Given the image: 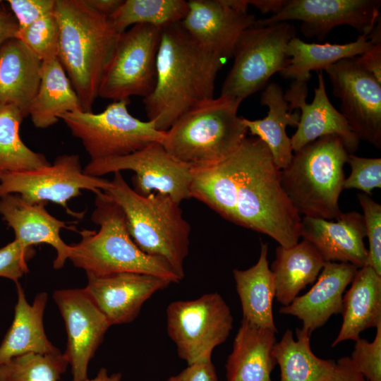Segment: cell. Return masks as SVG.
<instances>
[{
	"label": "cell",
	"instance_id": "cell-2",
	"mask_svg": "<svg viewBox=\"0 0 381 381\" xmlns=\"http://www.w3.org/2000/svg\"><path fill=\"white\" fill-rule=\"evenodd\" d=\"M225 61L198 44L181 23L162 28L155 87L143 99L148 121L166 131L188 110L213 98Z\"/></svg>",
	"mask_w": 381,
	"mask_h": 381
},
{
	"label": "cell",
	"instance_id": "cell-29",
	"mask_svg": "<svg viewBox=\"0 0 381 381\" xmlns=\"http://www.w3.org/2000/svg\"><path fill=\"white\" fill-rule=\"evenodd\" d=\"M267 252V243H261L258 262L246 270L234 269L233 275L241 302L242 320L277 333L272 308L275 290Z\"/></svg>",
	"mask_w": 381,
	"mask_h": 381
},
{
	"label": "cell",
	"instance_id": "cell-28",
	"mask_svg": "<svg viewBox=\"0 0 381 381\" xmlns=\"http://www.w3.org/2000/svg\"><path fill=\"white\" fill-rule=\"evenodd\" d=\"M325 262L314 246L305 239L289 248L279 246L270 269L274 298L283 306L289 305L303 289L316 281Z\"/></svg>",
	"mask_w": 381,
	"mask_h": 381
},
{
	"label": "cell",
	"instance_id": "cell-18",
	"mask_svg": "<svg viewBox=\"0 0 381 381\" xmlns=\"http://www.w3.org/2000/svg\"><path fill=\"white\" fill-rule=\"evenodd\" d=\"M307 95L308 84L294 82L284 93L290 110L301 109L297 129L291 138L293 151L297 152L320 137L335 135L341 138L349 154L356 152L360 140L329 101L322 71L318 73V85L311 103L306 102Z\"/></svg>",
	"mask_w": 381,
	"mask_h": 381
},
{
	"label": "cell",
	"instance_id": "cell-42",
	"mask_svg": "<svg viewBox=\"0 0 381 381\" xmlns=\"http://www.w3.org/2000/svg\"><path fill=\"white\" fill-rule=\"evenodd\" d=\"M378 23V22H377ZM369 37L370 47L361 55L356 56L359 65L381 83V29L380 21L376 24Z\"/></svg>",
	"mask_w": 381,
	"mask_h": 381
},
{
	"label": "cell",
	"instance_id": "cell-30",
	"mask_svg": "<svg viewBox=\"0 0 381 381\" xmlns=\"http://www.w3.org/2000/svg\"><path fill=\"white\" fill-rule=\"evenodd\" d=\"M371 44L369 35H362L355 41L342 44L307 43L295 37L289 41L286 49L289 64L279 73L295 83L308 84L311 71H322L343 59L358 56Z\"/></svg>",
	"mask_w": 381,
	"mask_h": 381
},
{
	"label": "cell",
	"instance_id": "cell-33",
	"mask_svg": "<svg viewBox=\"0 0 381 381\" xmlns=\"http://www.w3.org/2000/svg\"><path fill=\"white\" fill-rule=\"evenodd\" d=\"M24 119L16 107L0 105V178L51 164L43 154L32 150L22 141L20 126Z\"/></svg>",
	"mask_w": 381,
	"mask_h": 381
},
{
	"label": "cell",
	"instance_id": "cell-26",
	"mask_svg": "<svg viewBox=\"0 0 381 381\" xmlns=\"http://www.w3.org/2000/svg\"><path fill=\"white\" fill-rule=\"evenodd\" d=\"M16 284L18 300L13 322L0 344V365L27 353L45 354L59 351L49 341L44 328L47 294L39 293L30 305L20 284Z\"/></svg>",
	"mask_w": 381,
	"mask_h": 381
},
{
	"label": "cell",
	"instance_id": "cell-10",
	"mask_svg": "<svg viewBox=\"0 0 381 381\" xmlns=\"http://www.w3.org/2000/svg\"><path fill=\"white\" fill-rule=\"evenodd\" d=\"M166 315L167 334L188 365L212 360L214 349L227 339L233 328L231 309L217 292L173 301Z\"/></svg>",
	"mask_w": 381,
	"mask_h": 381
},
{
	"label": "cell",
	"instance_id": "cell-7",
	"mask_svg": "<svg viewBox=\"0 0 381 381\" xmlns=\"http://www.w3.org/2000/svg\"><path fill=\"white\" fill-rule=\"evenodd\" d=\"M349 155L335 135L320 137L295 152L281 170V182L300 215L332 220L341 214L339 198Z\"/></svg>",
	"mask_w": 381,
	"mask_h": 381
},
{
	"label": "cell",
	"instance_id": "cell-13",
	"mask_svg": "<svg viewBox=\"0 0 381 381\" xmlns=\"http://www.w3.org/2000/svg\"><path fill=\"white\" fill-rule=\"evenodd\" d=\"M123 170L135 173L133 189L140 195L159 193L179 203L191 198V166L173 157L159 142L123 157L90 161L83 169L85 174L97 177Z\"/></svg>",
	"mask_w": 381,
	"mask_h": 381
},
{
	"label": "cell",
	"instance_id": "cell-12",
	"mask_svg": "<svg viewBox=\"0 0 381 381\" xmlns=\"http://www.w3.org/2000/svg\"><path fill=\"white\" fill-rule=\"evenodd\" d=\"M111 181L84 173L78 155L58 156L54 163L41 169L9 173L0 178V198L18 194L30 203L52 202L74 216L68 201L81 195L82 190L106 191Z\"/></svg>",
	"mask_w": 381,
	"mask_h": 381
},
{
	"label": "cell",
	"instance_id": "cell-34",
	"mask_svg": "<svg viewBox=\"0 0 381 381\" xmlns=\"http://www.w3.org/2000/svg\"><path fill=\"white\" fill-rule=\"evenodd\" d=\"M188 8V1L184 0H125L109 18L115 29L122 33L137 24L164 28L180 23Z\"/></svg>",
	"mask_w": 381,
	"mask_h": 381
},
{
	"label": "cell",
	"instance_id": "cell-24",
	"mask_svg": "<svg viewBox=\"0 0 381 381\" xmlns=\"http://www.w3.org/2000/svg\"><path fill=\"white\" fill-rule=\"evenodd\" d=\"M275 334L241 320L225 363L226 381H272Z\"/></svg>",
	"mask_w": 381,
	"mask_h": 381
},
{
	"label": "cell",
	"instance_id": "cell-32",
	"mask_svg": "<svg viewBox=\"0 0 381 381\" xmlns=\"http://www.w3.org/2000/svg\"><path fill=\"white\" fill-rule=\"evenodd\" d=\"M310 334L303 328L296 329V339L287 329L276 342L273 354L280 369L279 381H327L335 361L318 357L310 347Z\"/></svg>",
	"mask_w": 381,
	"mask_h": 381
},
{
	"label": "cell",
	"instance_id": "cell-21",
	"mask_svg": "<svg viewBox=\"0 0 381 381\" xmlns=\"http://www.w3.org/2000/svg\"><path fill=\"white\" fill-rule=\"evenodd\" d=\"M358 269L350 263L325 262L310 289L289 305L281 307L279 313L301 320L302 328L311 334L325 325L332 315L341 313L344 291Z\"/></svg>",
	"mask_w": 381,
	"mask_h": 381
},
{
	"label": "cell",
	"instance_id": "cell-47",
	"mask_svg": "<svg viewBox=\"0 0 381 381\" xmlns=\"http://www.w3.org/2000/svg\"><path fill=\"white\" fill-rule=\"evenodd\" d=\"M286 0H251L248 1V5L258 8L262 13L272 12L277 13L285 4Z\"/></svg>",
	"mask_w": 381,
	"mask_h": 381
},
{
	"label": "cell",
	"instance_id": "cell-38",
	"mask_svg": "<svg viewBox=\"0 0 381 381\" xmlns=\"http://www.w3.org/2000/svg\"><path fill=\"white\" fill-rule=\"evenodd\" d=\"M346 163L351 168L344 179L343 189L355 188L371 195L374 188H381V159L367 158L349 154Z\"/></svg>",
	"mask_w": 381,
	"mask_h": 381
},
{
	"label": "cell",
	"instance_id": "cell-19",
	"mask_svg": "<svg viewBox=\"0 0 381 381\" xmlns=\"http://www.w3.org/2000/svg\"><path fill=\"white\" fill-rule=\"evenodd\" d=\"M86 274L87 284L84 289L111 326L133 321L146 301L171 284L165 279L140 273Z\"/></svg>",
	"mask_w": 381,
	"mask_h": 381
},
{
	"label": "cell",
	"instance_id": "cell-37",
	"mask_svg": "<svg viewBox=\"0 0 381 381\" xmlns=\"http://www.w3.org/2000/svg\"><path fill=\"white\" fill-rule=\"evenodd\" d=\"M358 200L363 209L365 236L369 242L366 265L381 275V205L363 193L358 194Z\"/></svg>",
	"mask_w": 381,
	"mask_h": 381
},
{
	"label": "cell",
	"instance_id": "cell-35",
	"mask_svg": "<svg viewBox=\"0 0 381 381\" xmlns=\"http://www.w3.org/2000/svg\"><path fill=\"white\" fill-rule=\"evenodd\" d=\"M69 365L60 351L27 353L0 365V381H59Z\"/></svg>",
	"mask_w": 381,
	"mask_h": 381
},
{
	"label": "cell",
	"instance_id": "cell-48",
	"mask_svg": "<svg viewBox=\"0 0 381 381\" xmlns=\"http://www.w3.org/2000/svg\"><path fill=\"white\" fill-rule=\"evenodd\" d=\"M121 378L122 375L121 373H115L109 375L107 368H102L94 378H87L84 381H121Z\"/></svg>",
	"mask_w": 381,
	"mask_h": 381
},
{
	"label": "cell",
	"instance_id": "cell-27",
	"mask_svg": "<svg viewBox=\"0 0 381 381\" xmlns=\"http://www.w3.org/2000/svg\"><path fill=\"white\" fill-rule=\"evenodd\" d=\"M260 104L268 107L267 115L255 120L243 117V122L253 136L267 146L275 164L282 170L289 165L294 155L286 128L297 127L300 114L290 110L282 87L275 82L265 86L260 96Z\"/></svg>",
	"mask_w": 381,
	"mask_h": 381
},
{
	"label": "cell",
	"instance_id": "cell-40",
	"mask_svg": "<svg viewBox=\"0 0 381 381\" xmlns=\"http://www.w3.org/2000/svg\"><path fill=\"white\" fill-rule=\"evenodd\" d=\"M35 254L32 247L25 248L13 240L0 248V277L18 282L29 271L27 262Z\"/></svg>",
	"mask_w": 381,
	"mask_h": 381
},
{
	"label": "cell",
	"instance_id": "cell-25",
	"mask_svg": "<svg viewBox=\"0 0 381 381\" xmlns=\"http://www.w3.org/2000/svg\"><path fill=\"white\" fill-rule=\"evenodd\" d=\"M342 324L332 342L356 341L364 330L381 324V275L369 265L358 268L342 299Z\"/></svg>",
	"mask_w": 381,
	"mask_h": 381
},
{
	"label": "cell",
	"instance_id": "cell-15",
	"mask_svg": "<svg viewBox=\"0 0 381 381\" xmlns=\"http://www.w3.org/2000/svg\"><path fill=\"white\" fill-rule=\"evenodd\" d=\"M380 0H286L277 13L256 20L254 25L299 20L302 34L320 41L333 28L342 25L368 36L380 19Z\"/></svg>",
	"mask_w": 381,
	"mask_h": 381
},
{
	"label": "cell",
	"instance_id": "cell-39",
	"mask_svg": "<svg viewBox=\"0 0 381 381\" xmlns=\"http://www.w3.org/2000/svg\"><path fill=\"white\" fill-rule=\"evenodd\" d=\"M355 341L352 363L368 381H381V324L373 341L361 337Z\"/></svg>",
	"mask_w": 381,
	"mask_h": 381
},
{
	"label": "cell",
	"instance_id": "cell-31",
	"mask_svg": "<svg viewBox=\"0 0 381 381\" xmlns=\"http://www.w3.org/2000/svg\"><path fill=\"white\" fill-rule=\"evenodd\" d=\"M83 110L80 99L58 58L42 61L41 78L29 116L37 128L56 123L62 114Z\"/></svg>",
	"mask_w": 381,
	"mask_h": 381
},
{
	"label": "cell",
	"instance_id": "cell-36",
	"mask_svg": "<svg viewBox=\"0 0 381 381\" xmlns=\"http://www.w3.org/2000/svg\"><path fill=\"white\" fill-rule=\"evenodd\" d=\"M16 39L23 42L42 61L56 58L59 25L54 11L19 30Z\"/></svg>",
	"mask_w": 381,
	"mask_h": 381
},
{
	"label": "cell",
	"instance_id": "cell-45",
	"mask_svg": "<svg viewBox=\"0 0 381 381\" xmlns=\"http://www.w3.org/2000/svg\"><path fill=\"white\" fill-rule=\"evenodd\" d=\"M18 31L15 16L0 1V47L8 40L16 38Z\"/></svg>",
	"mask_w": 381,
	"mask_h": 381
},
{
	"label": "cell",
	"instance_id": "cell-3",
	"mask_svg": "<svg viewBox=\"0 0 381 381\" xmlns=\"http://www.w3.org/2000/svg\"><path fill=\"white\" fill-rule=\"evenodd\" d=\"M54 15L59 25L57 58L83 111L91 112L121 33L109 17L94 10L85 0H56Z\"/></svg>",
	"mask_w": 381,
	"mask_h": 381
},
{
	"label": "cell",
	"instance_id": "cell-46",
	"mask_svg": "<svg viewBox=\"0 0 381 381\" xmlns=\"http://www.w3.org/2000/svg\"><path fill=\"white\" fill-rule=\"evenodd\" d=\"M86 4L98 13L111 17L122 4L123 0H85Z\"/></svg>",
	"mask_w": 381,
	"mask_h": 381
},
{
	"label": "cell",
	"instance_id": "cell-17",
	"mask_svg": "<svg viewBox=\"0 0 381 381\" xmlns=\"http://www.w3.org/2000/svg\"><path fill=\"white\" fill-rule=\"evenodd\" d=\"M248 6V0H190L180 23L198 44L226 60L241 34L256 20Z\"/></svg>",
	"mask_w": 381,
	"mask_h": 381
},
{
	"label": "cell",
	"instance_id": "cell-16",
	"mask_svg": "<svg viewBox=\"0 0 381 381\" xmlns=\"http://www.w3.org/2000/svg\"><path fill=\"white\" fill-rule=\"evenodd\" d=\"M53 299L66 326L64 354L71 366V381H84L89 363L111 325L84 288L56 290Z\"/></svg>",
	"mask_w": 381,
	"mask_h": 381
},
{
	"label": "cell",
	"instance_id": "cell-14",
	"mask_svg": "<svg viewBox=\"0 0 381 381\" xmlns=\"http://www.w3.org/2000/svg\"><path fill=\"white\" fill-rule=\"evenodd\" d=\"M340 112L359 140L381 149V83L356 58L343 59L325 70Z\"/></svg>",
	"mask_w": 381,
	"mask_h": 381
},
{
	"label": "cell",
	"instance_id": "cell-5",
	"mask_svg": "<svg viewBox=\"0 0 381 381\" xmlns=\"http://www.w3.org/2000/svg\"><path fill=\"white\" fill-rule=\"evenodd\" d=\"M104 192L122 209L130 235L138 248L164 259L183 279L190 226L183 217L180 203L159 193L139 195L120 171L114 173L111 187Z\"/></svg>",
	"mask_w": 381,
	"mask_h": 381
},
{
	"label": "cell",
	"instance_id": "cell-8",
	"mask_svg": "<svg viewBox=\"0 0 381 381\" xmlns=\"http://www.w3.org/2000/svg\"><path fill=\"white\" fill-rule=\"evenodd\" d=\"M129 104L130 99L114 101L100 113L78 110L62 114L60 119L80 140L90 161L123 157L162 143L165 131L131 114Z\"/></svg>",
	"mask_w": 381,
	"mask_h": 381
},
{
	"label": "cell",
	"instance_id": "cell-23",
	"mask_svg": "<svg viewBox=\"0 0 381 381\" xmlns=\"http://www.w3.org/2000/svg\"><path fill=\"white\" fill-rule=\"evenodd\" d=\"M42 61L20 40L0 47V105H12L24 118L39 88Z\"/></svg>",
	"mask_w": 381,
	"mask_h": 381
},
{
	"label": "cell",
	"instance_id": "cell-9",
	"mask_svg": "<svg viewBox=\"0 0 381 381\" xmlns=\"http://www.w3.org/2000/svg\"><path fill=\"white\" fill-rule=\"evenodd\" d=\"M295 37L296 28L288 22L253 25L246 29L236 44L234 63L220 95L243 101L261 90L274 74L289 64L286 49Z\"/></svg>",
	"mask_w": 381,
	"mask_h": 381
},
{
	"label": "cell",
	"instance_id": "cell-41",
	"mask_svg": "<svg viewBox=\"0 0 381 381\" xmlns=\"http://www.w3.org/2000/svg\"><path fill=\"white\" fill-rule=\"evenodd\" d=\"M9 9L22 30L40 18L54 13L56 0H8Z\"/></svg>",
	"mask_w": 381,
	"mask_h": 381
},
{
	"label": "cell",
	"instance_id": "cell-11",
	"mask_svg": "<svg viewBox=\"0 0 381 381\" xmlns=\"http://www.w3.org/2000/svg\"><path fill=\"white\" fill-rule=\"evenodd\" d=\"M162 28L137 24L122 32L100 82L98 97L119 101L147 97L157 80Z\"/></svg>",
	"mask_w": 381,
	"mask_h": 381
},
{
	"label": "cell",
	"instance_id": "cell-1",
	"mask_svg": "<svg viewBox=\"0 0 381 381\" xmlns=\"http://www.w3.org/2000/svg\"><path fill=\"white\" fill-rule=\"evenodd\" d=\"M190 193L224 219L289 248L301 237V218L286 194L267 146L246 137L229 157L191 167Z\"/></svg>",
	"mask_w": 381,
	"mask_h": 381
},
{
	"label": "cell",
	"instance_id": "cell-43",
	"mask_svg": "<svg viewBox=\"0 0 381 381\" xmlns=\"http://www.w3.org/2000/svg\"><path fill=\"white\" fill-rule=\"evenodd\" d=\"M166 381H219L212 360L187 365L179 373L169 377Z\"/></svg>",
	"mask_w": 381,
	"mask_h": 381
},
{
	"label": "cell",
	"instance_id": "cell-44",
	"mask_svg": "<svg viewBox=\"0 0 381 381\" xmlns=\"http://www.w3.org/2000/svg\"><path fill=\"white\" fill-rule=\"evenodd\" d=\"M327 381H368L357 370L350 357H341L335 361L333 371Z\"/></svg>",
	"mask_w": 381,
	"mask_h": 381
},
{
	"label": "cell",
	"instance_id": "cell-20",
	"mask_svg": "<svg viewBox=\"0 0 381 381\" xmlns=\"http://www.w3.org/2000/svg\"><path fill=\"white\" fill-rule=\"evenodd\" d=\"M300 235L314 246L325 262H346L358 268L366 265L365 222L358 212H342L336 221L303 217Z\"/></svg>",
	"mask_w": 381,
	"mask_h": 381
},
{
	"label": "cell",
	"instance_id": "cell-6",
	"mask_svg": "<svg viewBox=\"0 0 381 381\" xmlns=\"http://www.w3.org/2000/svg\"><path fill=\"white\" fill-rule=\"evenodd\" d=\"M241 102L220 95L199 103L165 131L162 145L176 159L191 167L223 161L246 137L247 128L238 115Z\"/></svg>",
	"mask_w": 381,
	"mask_h": 381
},
{
	"label": "cell",
	"instance_id": "cell-4",
	"mask_svg": "<svg viewBox=\"0 0 381 381\" xmlns=\"http://www.w3.org/2000/svg\"><path fill=\"white\" fill-rule=\"evenodd\" d=\"M92 221L99 231L83 229L81 239L70 245L68 260L86 273L102 276L133 272L179 283L183 279L163 258L146 254L133 241L121 207L104 191L95 193Z\"/></svg>",
	"mask_w": 381,
	"mask_h": 381
},
{
	"label": "cell",
	"instance_id": "cell-22",
	"mask_svg": "<svg viewBox=\"0 0 381 381\" xmlns=\"http://www.w3.org/2000/svg\"><path fill=\"white\" fill-rule=\"evenodd\" d=\"M45 202L30 203L18 194L0 198V214L15 234V240L24 247L47 243L56 252L53 266L61 269L68 260L71 246L61 238L60 231L66 222L50 214Z\"/></svg>",
	"mask_w": 381,
	"mask_h": 381
}]
</instances>
